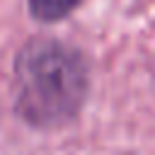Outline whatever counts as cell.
Returning <instances> with one entry per match:
<instances>
[{"mask_svg": "<svg viewBox=\"0 0 155 155\" xmlns=\"http://www.w3.org/2000/svg\"><path fill=\"white\" fill-rule=\"evenodd\" d=\"M15 114L34 131H61L82 114L92 70L87 56L61 39L31 36L15 56Z\"/></svg>", "mask_w": 155, "mask_h": 155, "instance_id": "obj_1", "label": "cell"}, {"mask_svg": "<svg viewBox=\"0 0 155 155\" xmlns=\"http://www.w3.org/2000/svg\"><path fill=\"white\" fill-rule=\"evenodd\" d=\"M80 2L82 0H27V10L36 22L56 24L73 15L80 7Z\"/></svg>", "mask_w": 155, "mask_h": 155, "instance_id": "obj_2", "label": "cell"}]
</instances>
